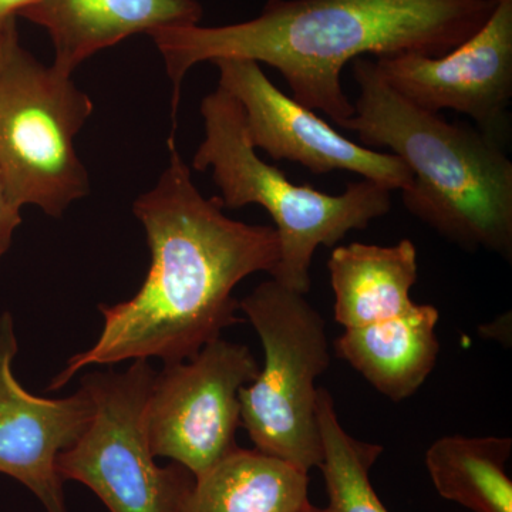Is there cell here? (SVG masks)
Returning <instances> with one entry per match:
<instances>
[{
  "label": "cell",
  "mask_w": 512,
  "mask_h": 512,
  "mask_svg": "<svg viewBox=\"0 0 512 512\" xmlns=\"http://www.w3.org/2000/svg\"><path fill=\"white\" fill-rule=\"evenodd\" d=\"M170 161L160 180L134 201L150 249V268L133 298L100 305L103 328L92 348L77 353L50 383L56 392L92 365L126 360L184 362L241 322L234 291L256 272H274V227L235 221L220 198H205L191 168L168 140Z\"/></svg>",
  "instance_id": "1"
},
{
  "label": "cell",
  "mask_w": 512,
  "mask_h": 512,
  "mask_svg": "<svg viewBox=\"0 0 512 512\" xmlns=\"http://www.w3.org/2000/svg\"><path fill=\"white\" fill-rule=\"evenodd\" d=\"M497 0H268L256 18L148 35L173 83V116L192 67L248 59L274 67L293 99L336 126L355 113L343 92L346 64L403 53L439 57L483 28Z\"/></svg>",
  "instance_id": "2"
},
{
  "label": "cell",
  "mask_w": 512,
  "mask_h": 512,
  "mask_svg": "<svg viewBox=\"0 0 512 512\" xmlns=\"http://www.w3.org/2000/svg\"><path fill=\"white\" fill-rule=\"evenodd\" d=\"M359 96L339 127L372 150L389 148L413 175L406 210L467 251L512 259V163L477 127L448 123L390 89L375 60H353Z\"/></svg>",
  "instance_id": "3"
},
{
  "label": "cell",
  "mask_w": 512,
  "mask_h": 512,
  "mask_svg": "<svg viewBox=\"0 0 512 512\" xmlns=\"http://www.w3.org/2000/svg\"><path fill=\"white\" fill-rule=\"evenodd\" d=\"M204 140L192 158L194 170L212 171L222 207L261 205L274 221L279 259L272 279L303 293L311 289V265L319 247L333 248L349 232L369 227L392 210V192L363 180L339 195L296 185L265 163L249 141L242 107L218 87L201 101Z\"/></svg>",
  "instance_id": "4"
},
{
  "label": "cell",
  "mask_w": 512,
  "mask_h": 512,
  "mask_svg": "<svg viewBox=\"0 0 512 512\" xmlns=\"http://www.w3.org/2000/svg\"><path fill=\"white\" fill-rule=\"evenodd\" d=\"M94 104L67 76L22 46L16 19L0 35V174L16 207L62 218L90 192L76 137Z\"/></svg>",
  "instance_id": "5"
},
{
  "label": "cell",
  "mask_w": 512,
  "mask_h": 512,
  "mask_svg": "<svg viewBox=\"0 0 512 512\" xmlns=\"http://www.w3.org/2000/svg\"><path fill=\"white\" fill-rule=\"evenodd\" d=\"M264 349L254 382L239 390L241 427L255 450L309 474L322 461L316 380L328 370L325 319L303 293L275 279L239 301Z\"/></svg>",
  "instance_id": "6"
},
{
  "label": "cell",
  "mask_w": 512,
  "mask_h": 512,
  "mask_svg": "<svg viewBox=\"0 0 512 512\" xmlns=\"http://www.w3.org/2000/svg\"><path fill=\"white\" fill-rule=\"evenodd\" d=\"M156 370L134 360L123 372L96 370L80 380L93 404L80 439L57 458L63 481L89 487L110 512H181L195 477L174 463H156L146 406Z\"/></svg>",
  "instance_id": "7"
},
{
  "label": "cell",
  "mask_w": 512,
  "mask_h": 512,
  "mask_svg": "<svg viewBox=\"0 0 512 512\" xmlns=\"http://www.w3.org/2000/svg\"><path fill=\"white\" fill-rule=\"evenodd\" d=\"M259 367L248 346L222 336L191 359L164 365L146 406L154 457L170 458L200 478L237 451L239 390L254 382Z\"/></svg>",
  "instance_id": "8"
},
{
  "label": "cell",
  "mask_w": 512,
  "mask_h": 512,
  "mask_svg": "<svg viewBox=\"0 0 512 512\" xmlns=\"http://www.w3.org/2000/svg\"><path fill=\"white\" fill-rule=\"evenodd\" d=\"M390 89L429 113L470 117L478 130L507 146L511 134L512 0H497L487 23L446 55L377 57Z\"/></svg>",
  "instance_id": "9"
},
{
  "label": "cell",
  "mask_w": 512,
  "mask_h": 512,
  "mask_svg": "<svg viewBox=\"0 0 512 512\" xmlns=\"http://www.w3.org/2000/svg\"><path fill=\"white\" fill-rule=\"evenodd\" d=\"M218 87L242 107L252 146L272 160L292 161L313 174L348 171L390 191H406L413 175L392 153L372 150L342 136L311 109L286 96L248 59H218Z\"/></svg>",
  "instance_id": "10"
},
{
  "label": "cell",
  "mask_w": 512,
  "mask_h": 512,
  "mask_svg": "<svg viewBox=\"0 0 512 512\" xmlns=\"http://www.w3.org/2000/svg\"><path fill=\"white\" fill-rule=\"evenodd\" d=\"M15 319L0 315V474L19 481L46 512H67L57 458L82 436L93 404L80 387L64 399L29 393L13 373L18 355Z\"/></svg>",
  "instance_id": "11"
},
{
  "label": "cell",
  "mask_w": 512,
  "mask_h": 512,
  "mask_svg": "<svg viewBox=\"0 0 512 512\" xmlns=\"http://www.w3.org/2000/svg\"><path fill=\"white\" fill-rule=\"evenodd\" d=\"M198 0H39L19 18L42 26L55 47L56 70H74L127 37L200 25Z\"/></svg>",
  "instance_id": "12"
},
{
  "label": "cell",
  "mask_w": 512,
  "mask_h": 512,
  "mask_svg": "<svg viewBox=\"0 0 512 512\" xmlns=\"http://www.w3.org/2000/svg\"><path fill=\"white\" fill-rule=\"evenodd\" d=\"M439 319L433 305L414 303L396 318L345 329L335 340L336 355L377 392L393 402H403L423 386L436 367Z\"/></svg>",
  "instance_id": "13"
},
{
  "label": "cell",
  "mask_w": 512,
  "mask_h": 512,
  "mask_svg": "<svg viewBox=\"0 0 512 512\" xmlns=\"http://www.w3.org/2000/svg\"><path fill=\"white\" fill-rule=\"evenodd\" d=\"M335 295L333 315L345 329L396 318L414 305L417 248L410 239L392 247L353 242L333 249L328 261Z\"/></svg>",
  "instance_id": "14"
},
{
  "label": "cell",
  "mask_w": 512,
  "mask_h": 512,
  "mask_svg": "<svg viewBox=\"0 0 512 512\" xmlns=\"http://www.w3.org/2000/svg\"><path fill=\"white\" fill-rule=\"evenodd\" d=\"M308 474L258 450L237 451L200 478L181 512H301L311 507Z\"/></svg>",
  "instance_id": "15"
},
{
  "label": "cell",
  "mask_w": 512,
  "mask_h": 512,
  "mask_svg": "<svg viewBox=\"0 0 512 512\" xmlns=\"http://www.w3.org/2000/svg\"><path fill=\"white\" fill-rule=\"evenodd\" d=\"M510 437L450 434L426 451V468L437 494L473 512H512L507 464Z\"/></svg>",
  "instance_id": "16"
},
{
  "label": "cell",
  "mask_w": 512,
  "mask_h": 512,
  "mask_svg": "<svg viewBox=\"0 0 512 512\" xmlns=\"http://www.w3.org/2000/svg\"><path fill=\"white\" fill-rule=\"evenodd\" d=\"M322 461L329 504L326 512H389L370 481L383 446L357 440L343 429L332 394L319 387L316 400Z\"/></svg>",
  "instance_id": "17"
},
{
  "label": "cell",
  "mask_w": 512,
  "mask_h": 512,
  "mask_svg": "<svg viewBox=\"0 0 512 512\" xmlns=\"http://www.w3.org/2000/svg\"><path fill=\"white\" fill-rule=\"evenodd\" d=\"M19 207L10 198L8 188L0 174V258L12 247L13 238L19 225L22 224V215Z\"/></svg>",
  "instance_id": "18"
},
{
  "label": "cell",
  "mask_w": 512,
  "mask_h": 512,
  "mask_svg": "<svg viewBox=\"0 0 512 512\" xmlns=\"http://www.w3.org/2000/svg\"><path fill=\"white\" fill-rule=\"evenodd\" d=\"M39 0H0V26L19 18L23 10L29 9Z\"/></svg>",
  "instance_id": "19"
},
{
  "label": "cell",
  "mask_w": 512,
  "mask_h": 512,
  "mask_svg": "<svg viewBox=\"0 0 512 512\" xmlns=\"http://www.w3.org/2000/svg\"><path fill=\"white\" fill-rule=\"evenodd\" d=\"M301 512H326V511L322 510V508L313 507V505H311V507L306 508V510H303Z\"/></svg>",
  "instance_id": "20"
},
{
  "label": "cell",
  "mask_w": 512,
  "mask_h": 512,
  "mask_svg": "<svg viewBox=\"0 0 512 512\" xmlns=\"http://www.w3.org/2000/svg\"><path fill=\"white\" fill-rule=\"evenodd\" d=\"M9 22H10V20H9ZM6 23H8V22H6ZM6 23H5V25H6ZM5 25L0 26V35H2V30H3V28H5Z\"/></svg>",
  "instance_id": "21"
}]
</instances>
